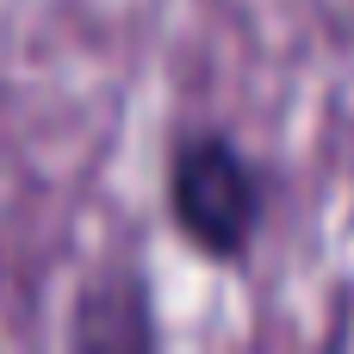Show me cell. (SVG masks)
I'll list each match as a JSON object with an SVG mask.
<instances>
[{"label":"cell","instance_id":"obj_1","mask_svg":"<svg viewBox=\"0 0 354 354\" xmlns=\"http://www.w3.org/2000/svg\"><path fill=\"white\" fill-rule=\"evenodd\" d=\"M162 199L174 230L218 268H243L268 230V205L274 187L261 174V162L218 124L180 131L162 168Z\"/></svg>","mask_w":354,"mask_h":354},{"label":"cell","instance_id":"obj_2","mask_svg":"<svg viewBox=\"0 0 354 354\" xmlns=\"http://www.w3.org/2000/svg\"><path fill=\"white\" fill-rule=\"evenodd\" d=\"M68 342L75 348H156L162 324H156V299L149 280L137 268H106L81 286L75 311H68Z\"/></svg>","mask_w":354,"mask_h":354}]
</instances>
